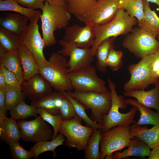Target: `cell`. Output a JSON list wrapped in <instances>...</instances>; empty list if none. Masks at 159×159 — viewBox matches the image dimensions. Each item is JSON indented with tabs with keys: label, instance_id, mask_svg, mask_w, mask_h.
Returning a JSON list of instances; mask_svg holds the SVG:
<instances>
[{
	"label": "cell",
	"instance_id": "37",
	"mask_svg": "<svg viewBox=\"0 0 159 159\" xmlns=\"http://www.w3.org/2000/svg\"><path fill=\"white\" fill-rule=\"evenodd\" d=\"M26 97L21 89L7 90L5 102L6 110H11L20 102L24 101Z\"/></svg>",
	"mask_w": 159,
	"mask_h": 159
},
{
	"label": "cell",
	"instance_id": "9",
	"mask_svg": "<svg viewBox=\"0 0 159 159\" xmlns=\"http://www.w3.org/2000/svg\"><path fill=\"white\" fill-rule=\"evenodd\" d=\"M82 120L77 115L69 120H62L59 132L67 139L66 145L69 148L78 150H85L94 129L81 124Z\"/></svg>",
	"mask_w": 159,
	"mask_h": 159
},
{
	"label": "cell",
	"instance_id": "17",
	"mask_svg": "<svg viewBox=\"0 0 159 159\" xmlns=\"http://www.w3.org/2000/svg\"><path fill=\"white\" fill-rule=\"evenodd\" d=\"M28 19L18 13H4L0 16V27L21 38L26 29Z\"/></svg>",
	"mask_w": 159,
	"mask_h": 159
},
{
	"label": "cell",
	"instance_id": "3",
	"mask_svg": "<svg viewBox=\"0 0 159 159\" xmlns=\"http://www.w3.org/2000/svg\"><path fill=\"white\" fill-rule=\"evenodd\" d=\"M64 56L56 52L51 54L47 63L39 68V73L56 91H72L74 89L69 76Z\"/></svg>",
	"mask_w": 159,
	"mask_h": 159
},
{
	"label": "cell",
	"instance_id": "16",
	"mask_svg": "<svg viewBox=\"0 0 159 159\" xmlns=\"http://www.w3.org/2000/svg\"><path fill=\"white\" fill-rule=\"evenodd\" d=\"M48 82L39 74H35L21 84V89L32 102L36 101L53 92Z\"/></svg>",
	"mask_w": 159,
	"mask_h": 159
},
{
	"label": "cell",
	"instance_id": "6",
	"mask_svg": "<svg viewBox=\"0 0 159 159\" xmlns=\"http://www.w3.org/2000/svg\"><path fill=\"white\" fill-rule=\"evenodd\" d=\"M66 91L83 104L86 108L90 109V118L102 126L104 117L108 113L111 106L110 90L103 93Z\"/></svg>",
	"mask_w": 159,
	"mask_h": 159
},
{
	"label": "cell",
	"instance_id": "31",
	"mask_svg": "<svg viewBox=\"0 0 159 159\" xmlns=\"http://www.w3.org/2000/svg\"><path fill=\"white\" fill-rule=\"evenodd\" d=\"M120 9H123L130 16L136 18L138 21L143 18V0H119Z\"/></svg>",
	"mask_w": 159,
	"mask_h": 159
},
{
	"label": "cell",
	"instance_id": "46",
	"mask_svg": "<svg viewBox=\"0 0 159 159\" xmlns=\"http://www.w3.org/2000/svg\"><path fill=\"white\" fill-rule=\"evenodd\" d=\"M148 159H159V145L155 147L151 151Z\"/></svg>",
	"mask_w": 159,
	"mask_h": 159
},
{
	"label": "cell",
	"instance_id": "28",
	"mask_svg": "<svg viewBox=\"0 0 159 159\" xmlns=\"http://www.w3.org/2000/svg\"><path fill=\"white\" fill-rule=\"evenodd\" d=\"M0 11L15 12L26 16L30 21L41 14L40 11L23 7L15 0H0Z\"/></svg>",
	"mask_w": 159,
	"mask_h": 159
},
{
	"label": "cell",
	"instance_id": "49",
	"mask_svg": "<svg viewBox=\"0 0 159 159\" xmlns=\"http://www.w3.org/2000/svg\"><path fill=\"white\" fill-rule=\"evenodd\" d=\"M149 2L155 3L159 7V0H146Z\"/></svg>",
	"mask_w": 159,
	"mask_h": 159
},
{
	"label": "cell",
	"instance_id": "44",
	"mask_svg": "<svg viewBox=\"0 0 159 159\" xmlns=\"http://www.w3.org/2000/svg\"><path fill=\"white\" fill-rule=\"evenodd\" d=\"M152 67L154 73L159 68V50L154 53L152 63Z\"/></svg>",
	"mask_w": 159,
	"mask_h": 159
},
{
	"label": "cell",
	"instance_id": "15",
	"mask_svg": "<svg viewBox=\"0 0 159 159\" xmlns=\"http://www.w3.org/2000/svg\"><path fill=\"white\" fill-rule=\"evenodd\" d=\"M65 33L62 39L82 48H90L95 38L94 26L89 25L81 27L75 24L67 26Z\"/></svg>",
	"mask_w": 159,
	"mask_h": 159
},
{
	"label": "cell",
	"instance_id": "22",
	"mask_svg": "<svg viewBox=\"0 0 159 159\" xmlns=\"http://www.w3.org/2000/svg\"><path fill=\"white\" fill-rule=\"evenodd\" d=\"M0 65L14 73L21 84L24 81L18 51L9 52L0 47Z\"/></svg>",
	"mask_w": 159,
	"mask_h": 159
},
{
	"label": "cell",
	"instance_id": "30",
	"mask_svg": "<svg viewBox=\"0 0 159 159\" xmlns=\"http://www.w3.org/2000/svg\"><path fill=\"white\" fill-rule=\"evenodd\" d=\"M101 134V129L94 130L88 140L87 146L84 150L85 159H100L99 147Z\"/></svg>",
	"mask_w": 159,
	"mask_h": 159
},
{
	"label": "cell",
	"instance_id": "23",
	"mask_svg": "<svg viewBox=\"0 0 159 159\" xmlns=\"http://www.w3.org/2000/svg\"><path fill=\"white\" fill-rule=\"evenodd\" d=\"M18 52L24 79V81H27L39 74V67L33 54L25 47L21 44Z\"/></svg>",
	"mask_w": 159,
	"mask_h": 159
},
{
	"label": "cell",
	"instance_id": "40",
	"mask_svg": "<svg viewBox=\"0 0 159 159\" xmlns=\"http://www.w3.org/2000/svg\"><path fill=\"white\" fill-rule=\"evenodd\" d=\"M59 115L62 120H71L76 115L72 103L65 96L63 99L59 108Z\"/></svg>",
	"mask_w": 159,
	"mask_h": 159
},
{
	"label": "cell",
	"instance_id": "32",
	"mask_svg": "<svg viewBox=\"0 0 159 159\" xmlns=\"http://www.w3.org/2000/svg\"><path fill=\"white\" fill-rule=\"evenodd\" d=\"M21 38L0 27V47L9 52H17L21 45Z\"/></svg>",
	"mask_w": 159,
	"mask_h": 159
},
{
	"label": "cell",
	"instance_id": "50",
	"mask_svg": "<svg viewBox=\"0 0 159 159\" xmlns=\"http://www.w3.org/2000/svg\"><path fill=\"white\" fill-rule=\"evenodd\" d=\"M155 75L156 76L159 78V69L155 72Z\"/></svg>",
	"mask_w": 159,
	"mask_h": 159
},
{
	"label": "cell",
	"instance_id": "18",
	"mask_svg": "<svg viewBox=\"0 0 159 159\" xmlns=\"http://www.w3.org/2000/svg\"><path fill=\"white\" fill-rule=\"evenodd\" d=\"M155 87L150 90L145 89L125 91V97L135 98L145 106L156 109L159 112V80L154 85Z\"/></svg>",
	"mask_w": 159,
	"mask_h": 159
},
{
	"label": "cell",
	"instance_id": "41",
	"mask_svg": "<svg viewBox=\"0 0 159 159\" xmlns=\"http://www.w3.org/2000/svg\"><path fill=\"white\" fill-rule=\"evenodd\" d=\"M1 69L4 76L7 86V90L21 89V84L15 74L0 65Z\"/></svg>",
	"mask_w": 159,
	"mask_h": 159
},
{
	"label": "cell",
	"instance_id": "39",
	"mask_svg": "<svg viewBox=\"0 0 159 159\" xmlns=\"http://www.w3.org/2000/svg\"><path fill=\"white\" fill-rule=\"evenodd\" d=\"M11 155L14 159H30L33 158L34 154L30 150L24 149L17 142L9 145Z\"/></svg>",
	"mask_w": 159,
	"mask_h": 159
},
{
	"label": "cell",
	"instance_id": "34",
	"mask_svg": "<svg viewBox=\"0 0 159 159\" xmlns=\"http://www.w3.org/2000/svg\"><path fill=\"white\" fill-rule=\"evenodd\" d=\"M11 117L16 120H24L31 116L37 117V108L35 106L26 104L22 101L10 111Z\"/></svg>",
	"mask_w": 159,
	"mask_h": 159
},
{
	"label": "cell",
	"instance_id": "7",
	"mask_svg": "<svg viewBox=\"0 0 159 159\" xmlns=\"http://www.w3.org/2000/svg\"><path fill=\"white\" fill-rule=\"evenodd\" d=\"M122 46L136 57L154 54L159 50V42L145 30L136 27L126 35Z\"/></svg>",
	"mask_w": 159,
	"mask_h": 159
},
{
	"label": "cell",
	"instance_id": "4",
	"mask_svg": "<svg viewBox=\"0 0 159 159\" xmlns=\"http://www.w3.org/2000/svg\"><path fill=\"white\" fill-rule=\"evenodd\" d=\"M107 80L111 93V106L108 113L104 117L102 133L117 126H127L132 123H135L136 122L134 119L138 110L137 108L133 106L125 113L120 112L119 109H125L128 105L124 96L117 94L114 83L109 78Z\"/></svg>",
	"mask_w": 159,
	"mask_h": 159
},
{
	"label": "cell",
	"instance_id": "12",
	"mask_svg": "<svg viewBox=\"0 0 159 159\" xmlns=\"http://www.w3.org/2000/svg\"><path fill=\"white\" fill-rule=\"evenodd\" d=\"M17 123L24 142L36 143L52 139L54 130L40 115L30 121L19 120Z\"/></svg>",
	"mask_w": 159,
	"mask_h": 159
},
{
	"label": "cell",
	"instance_id": "2",
	"mask_svg": "<svg viewBox=\"0 0 159 159\" xmlns=\"http://www.w3.org/2000/svg\"><path fill=\"white\" fill-rule=\"evenodd\" d=\"M138 22L137 19L130 16L122 9H119L114 18L105 24L94 26L95 38L91 48L93 56L97 49L103 41L109 38L126 35L133 29Z\"/></svg>",
	"mask_w": 159,
	"mask_h": 159
},
{
	"label": "cell",
	"instance_id": "47",
	"mask_svg": "<svg viewBox=\"0 0 159 159\" xmlns=\"http://www.w3.org/2000/svg\"><path fill=\"white\" fill-rule=\"evenodd\" d=\"M0 89L7 90V86L5 77L2 71L0 69Z\"/></svg>",
	"mask_w": 159,
	"mask_h": 159
},
{
	"label": "cell",
	"instance_id": "25",
	"mask_svg": "<svg viewBox=\"0 0 159 159\" xmlns=\"http://www.w3.org/2000/svg\"><path fill=\"white\" fill-rule=\"evenodd\" d=\"M19 129L16 120L11 117H6L0 127V139L9 145L19 142L21 138Z\"/></svg>",
	"mask_w": 159,
	"mask_h": 159
},
{
	"label": "cell",
	"instance_id": "43",
	"mask_svg": "<svg viewBox=\"0 0 159 159\" xmlns=\"http://www.w3.org/2000/svg\"><path fill=\"white\" fill-rule=\"evenodd\" d=\"M7 90L0 89V110L2 111L6 115L7 110L6 108V97Z\"/></svg>",
	"mask_w": 159,
	"mask_h": 159
},
{
	"label": "cell",
	"instance_id": "8",
	"mask_svg": "<svg viewBox=\"0 0 159 159\" xmlns=\"http://www.w3.org/2000/svg\"><path fill=\"white\" fill-rule=\"evenodd\" d=\"M69 76L75 91L103 93L108 90L105 82L97 76L96 69L93 65L69 72Z\"/></svg>",
	"mask_w": 159,
	"mask_h": 159
},
{
	"label": "cell",
	"instance_id": "19",
	"mask_svg": "<svg viewBox=\"0 0 159 159\" xmlns=\"http://www.w3.org/2000/svg\"><path fill=\"white\" fill-rule=\"evenodd\" d=\"M130 132L132 136L144 142L150 149L159 145V125L149 129L134 123L130 126Z\"/></svg>",
	"mask_w": 159,
	"mask_h": 159
},
{
	"label": "cell",
	"instance_id": "26",
	"mask_svg": "<svg viewBox=\"0 0 159 159\" xmlns=\"http://www.w3.org/2000/svg\"><path fill=\"white\" fill-rule=\"evenodd\" d=\"M128 105L135 106L140 112V118L135 123L140 125H159V112H155L137 100L128 99L126 100Z\"/></svg>",
	"mask_w": 159,
	"mask_h": 159
},
{
	"label": "cell",
	"instance_id": "42",
	"mask_svg": "<svg viewBox=\"0 0 159 159\" xmlns=\"http://www.w3.org/2000/svg\"><path fill=\"white\" fill-rule=\"evenodd\" d=\"M21 6L33 9H39L42 10L45 0H15Z\"/></svg>",
	"mask_w": 159,
	"mask_h": 159
},
{
	"label": "cell",
	"instance_id": "20",
	"mask_svg": "<svg viewBox=\"0 0 159 159\" xmlns=\"http://www.w3.org/2000/svg\"><path fill=\"white\" fill-rule=\"evenodd\" d=\"M128 148L122 152L116 151L106 159H121L129 156L140 157L145 158L148 156L151 150L144 142L136 138L130 140Z\"/></svg>",
	"mask_w": 159,
	"mask_h": 159
},
{
	"label": "cell",
	"instance_id": "10",
	"mask_svg": "<svg viewBox=\"0 0 159 159\" xmlns=\"http://www.w3.org/2000/svg\"><path fill=\"white\" fill-rule=\"evenodd\" d=\"M130 132V126H117L102 133L100 143V159L128 146L131 139L135 138Z\"/></svg>",
	"mask_w": 159,
	"mask_h": 159
},
{
	"label": "cell",
	"instance_id": "51",
	"mask_svg": "<svg viewBox=\"0 0 159 159\" xmlns=\"http://www.w3.org/2000/svg\"><path fill=\"white\" fill-rule=\"evenodd\" d=\"M157 40L159 42V35L157 37Z\"/></svg>",
	"mask_w": 159,
	"mask_h": 159
},
{
	"label": "cell",
	"instance_id": "24",
	"mask_svg": "<svg viewBox=\"0 0 159 159\" xmlns=\"http://www.w3.org/2000/svg\"><path fill=\"white\" fill-rule=\"evenodd\" d=\"M63 91H55L40 99L32 102L31 105L38 107L44 108L49 112L55 115H59V108L65 95Z\"/></svg>",
	"mask_w": 159,
	"mask_h": 159
},
{
	"label": "cell",
	"instance_id": "27",
	"mask_svg": "<svg viewBox=\"0 0 159 159\" xmlns=\"http://www.w3.org/2000/svg\"><path fill=\"white\" fill-rule=\"evenodd\" d=\"M62 134L60 133L55 138L50 141H42L35 143L30 149L34 154L33 158L36 159L38 158L42 153L47 151H51L53 156H56L55 150L58 146L63 145L65 138Z\"/></svg>",
	"mask_w": 159,
	"mask_h": 159
},
{
	"label": "cell",
	"instance_id": "38",
	"mask_svg": "<svg viewBox=\"0 0 159 159\" xmlns=\"http://www.w3.org/2000/svg\"><path fill=\"white\" fill-rule=\"evenodd\" d=\"M111 49L106 61V66L114 71L120 69L123 64L122 58L123 52L120 50L117 51Z\"/></svg>",
	"mask_w": 159,
	"mask_h": 159
},
{
	"label": "cell",
	"instance_id": "14",
	"mask_svg": "<svg viewBox=\"0 0 159 159\" xmlns=\"http://www.w3.org/2000/svg\"><path fill=\"white\" fill-rule=\"evenodd\" d=\"M62 49L57 52L64 56H69L67 66L69 73L91 65L94 59L90 48L78 47L74 44L63 39L59 41Z\"/></svg>",
	"mask_w": 159,
	"mask_h": 159
},
{
	"label": "cell",
	"instance_id": "48",
	"mask_svg": "<svg viewBox=\"0 0 159 159\" xmlns=\"http://www.w3.org/2000/svg\"><path fill=\"white\" fill-rule=\"evenodd\" d=\"M6 117V115L2 111L0 110V127L3 125Z\"/></svg>",
	"mask_w": 159,
	"mask_h": 159
},
{
	"label": "cell",
	"instance_id": "13",
	"mask_svg": "<svg viewBox=\"0 0 159 159\" xmlns=\"http://www.w3.org/2000/svg\"><path fill=\"white\" fill-rule=\"evenodd\" d=\"M40 17L37 16L30 21L25 32L21 38V44L33 54L39 68L44 65L48 62L44 55V44L37 24Z\"/></svg>",
	"mask_w": 159,
	"mask_h": 159
},
{
	"label": "cell",
	"instance_id": "35",
	"mask_svg": "<svg viewBox=\"0 0 159 159\" xmlns=\"http://www.w3.org/2000/svg\"><path fill=\"white\" fill-rule=\"evenodd\" d=\"M97 0H66L68 11L77 18L86 13Z\"/></svg>",
	"mask_w": 159,
	"mask_h": 159
},
{
	"label": "cell",
	"instance_id": "45",
	"mask_svg": "<svg viewBox=\"0 0 159 159\" xmlns=\"http://www.w3.org/2000/svg\"><path fill=\"white\" fill-rule=\"evenodd\" d=\"M45 1L49 4L67 8L66 0H45Z\"/></svg>",
	"mask_w": 159,
	"mask_h": 159
},
{
	"label": "cell",
	"instance_id": "11",
	"mask_svg": "<svg viewBox=\"0 0 159 159\" xmlns=\"http://www.w3.org/2000/svg\"><path fill=\"white\" fill-rule=\"evenodd\" d=\"M119 0H97L83 15L77 17L92 26L102 25L111 21L118 9Z\"/></svg>",
	"mask_w": 159,
	"mask_h": 159
},
{
	"label": "cell",
	"instance_id": "5",
	"mask_svg": "<svg viewBox=\"0 0 159 159\" xmlns=\"http://www.w3.org/2000/svg\"><path fill=\"white\" fill-rule=\"evenodd\" d=\"M154 55V53L145 56L137 63L129 65L127 70L130 77L123 85L125 91L145 89L157 82L159 78L155 76L152 67Z\"/></svg>",
	"mask_w": 159,
	"mask_h": 159
},
{
	"label": "cell",
	"instance_id": "29",
	"mask_svg": "<svg viewBox=\"0 0 159 159\" xmlns=\"http://www.w3.org/2000/svg\"><path fill=\"white\" fill-rule=\"evenodd\" d=\"M116 37H112L103 41L97 47L95 54L97 58L96 63L98 70L103 73L106 72V61L111 49L114 47V41Z\"/></svg>",
	"mask_w": 159,
	"mask_h": 159
},
{
	"label": "cell",
	"instance_id": "1",
	"mask_svg": "<svg viewBox=\"0 0 159 159\" xmlns=\"http://www.w3.org/2000/svg\"><path fill=\"white\" fill-rule=\"evenodd\" d=\"M40 18L44 47L54 45L56 41L54 32L67 26L71 14L67 8L49 4L45 1Z\"/></svg>",
	"mask_w": 159,
	"mask_h": 159
},
{
	"label": "cell",
	"instance_id": "33",
	"mask_svg": "<svg viewBox=\"0 0 159 159\" xmlns=\"http://www.w3.org/2000/svg\"><path fill=\"white\" fill-rule=\"evenodd\" d=\"M63 92L65 96L72 103L76 115L83 120L88 126L92 128L94 130L101 129V125L92 120L88 116L85 111L86 108L83 104L73 97L66 91H64Z\"/></svg>",
	"mask_w": 159,
	"mask_h": 159
},
{
	"label": "cell",
	"instance_id": "21",
	"mask_svg": "<svg viewBox=\"0 0 159 159\" xmlns=\"http://www.w3.org/2000/svg\"><path fill=\"white\" fill-rule=\"evenodd\" d=\"M144 16L138 21L139 27L155 37L159 35V17L154 10L151 9L149 2L143 0Z\"/></svg>",
	"mask_w": 159,
	"mask_h": 159
},
{
	"label": "cell",
	"instance_id": "36",
	"mask_svg": "<svg viewBox=\"0 0 159 159\" xmlns=\"http://www.w3.org/2000/svg\"><path fill=\"white\" fill-rule=\"evenodd\" d=\"M38 113L43 120L50 125L53 128L54 134L52 139L58 135L62 120L59 115H55L42 107H38Z\"/></svg>",
	"mask_w": 159,
	"mask_h": 159
}]
</instances>
